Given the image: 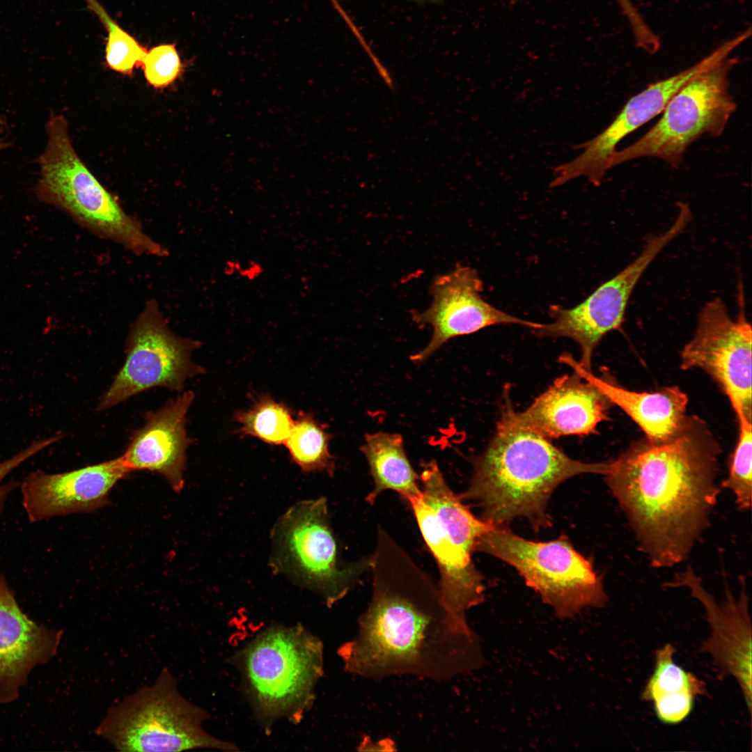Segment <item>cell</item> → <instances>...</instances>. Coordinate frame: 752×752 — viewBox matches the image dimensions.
<instances>
[{
    "instance_id": "obj_17",
    "label": "cell",
    "mask_w": 752,
    "mask_h": 752,
    "mask_svg": "<svg viewBox=\"0 0 752 752\" xmlns=\"http://www.w3.org/2000/svg\"><path fill=\"white\" fill-rule=\"evenodd\" d=\"M130 473L120 456L63 473L37 470L20 485L22 506L32 523L92 512L109 503L110 491Z\"/></svg>"
},
{
    "instance_id": "obj_31",
    "label": "cell",
    "mask_w": 752,
    "mask_h": 752,
    "mask_svg": "<svg viewBox=\"0 0 752 752\" xmlns=\"http://www.w3.org/2000/svg\"><path fill=\"white\" fill-rule=\"evenodd\" d=\"M360 749L361 751H394L395 743L390 739H384L375 742H373L369 737H366V739H363L361 742Z\"/></svg>"
},
{
    "instance_id": "obj_30",
    "label": "cell",
    "mask_w": 752,
    "mask_h": 752,
    "mask_svg": "<svg viewBox=\"0 0 752 752\" xmlns=\"http://www.w3.org/2000/svg\"><path fill=\"white\" fill-rule=\"evenodd\" d=\"M629 26H636L641 24L643 16L632 0H616Z\"/></svg>"
},
{
    "instance_id": "obj_12",
    "label": "cell",
    "mask_w": 752,
    "mask_h": 752,
    "mask_svg": "<svg viewBox=\"0 0 752 752\" xmlns=\"http://www.w3.org/2000/svg\"><path fill=\"white\" fill-rule=\"evenodd\" d=\"M690 223L683 212L665 231L651 236L641 253L620 272L599 285L586 299L573 308L551 306L552 321L535 329L540 337H565L574 340L581 350L580 365L591 371L593 353L602 338L620 327L634 289L661 251Z\"/></svg>"
},
{
    "instance_id": "obj_4",
    "label": "cell",
    "mask_w": 752,
    "mask_h": 752,
    "mask_svg": "<svg viewBox=\"0 0 752 752\" xmlns=\"http://www.w3.org/2000/svg\"><path fill=\"white\" fill-rule=\"evenodd\" d=\"M45 131L47 144L36 161L40 167L36 187L38 198L68 212L94 235L134 254L167 256V249L122 207L81 159L66 118L52 111Z\"/></svg>"
},
{
    "instance_id": "obj_18",
    "label": "cell",
    "mask_w": 752,
    "mask_h": 752,
    "mask_svg": "<svg viewBox=\"0 0 752 752\" xmlns=\"http://www.w3.org/2000/svg\"><path fill=\"white\" fill-rule=\"evenodd\" d=\"M63 631L31 619L0 574V707L15 701L31 671L57 653Z\"/></svg>"
},
{
    "instance_id": "obj_14",
    "label": "cell",
    "mask_w": 752,
    "mask_h": 752,
    "mask_svg": "<svg viewBox=\"0 0 752 752\" xmlns=\"http://www.w3.org/2000/svg\"><path fill=\"white\" fill-rule=\"evenodd\" d=\"M742 43V37L735 35L691 67L648 85L630 97L601 133L574 148L583 149L577 157L554 169L550 187H559L579 177H586L594 185H600L611 169V158L622 139L661 113L671 98L689 81L729 57Z\"/></svg>"
},
{
    "instance_id": "obj_33",
    "label": "cell",
    "mask_w": 752,
    "mask_h": 752,
    "mask_svg": "<svg viewBox=\"0 0 752 752\" xmlns=\"http://www.w3.org/2000/svg\"><path fill=\"white\" fill-rule=\"evenodd\" d=\"M418 2H429V3H439L441 0H413Z\"/></svg>"
},
{
    "instance_id": "obj_29",
    "label": "cell",
    "mask_w": 752,
    "mask_h": 752,
    "mask_svg": "<svg viewBox=\"0 0 752 752\" xmlns=\"http://www.w3.org/2000/svg\"><path fill=\"white\" fill-rule=\"evenodd\" d=\"M61 438V435H56L47 439L33 441L29 447L21 451L13 457L0 462V515L4 508L6 501L10 493L16 487L17 483L10 481L3 484V479L22 463L29 459L45 448L52 445Z\"/></svg>"
},
{
    "instance_id": "obj_11",
    "label": "cell",
    "mask_w": 752,
    "mask_h": 752,
    "mask_svg": "<svg viewBox=\"0 0 752 752\" xmlns=\"http://www.w3.org/2000/svg\"><path fill=\"white\" fill-rule=\"evenodd\" d=\"M199 341L177 336L158 302L147 301L131 325L126 358L97 410L102 411L155 387L180 391L186 380L203 373L192 359Z\"/></svg>"
},
{
    "instance_id": "obj_21",
    "label": "cell",
    "mask_w": 752,
    "mask_h": 752,
    "mask_svg": "<svg viewBox=\"0 0 752 752\" xmlns=\"http://www.w3.org/2000/svg\"><path fill=\"white\" fill-rule=\"evenodd\" d=\"M560 361L570 366L579 376L597 387L613 405L623 410L644 432L650 442H666L684 425L688 398L678 386H666L655 392L629 391L609 377L594 375L568 354L561 356Z\"/></svg>"
},
{
    "instance_id": "obj_28",
    "label": "cell",
    "mask_w": 752,
    "mask_h": 752,
    "mask_svg": "<svg viewBox=\"0 0 752 752\" xmlns=\"http://www.w3.org/2000/svg\"><path fill=\"white\" fill-rule=\"evenodd\" d=\"M141 67L148 84L157 89L169 86L184 72L175 45L169 43L148 49Z\"/></svg>"
},
{
    "instance_id": "obj_6",
    "label": "cell",
    "mask_w": 752,
    "mask_h": 752,
    "mask_svg": "<svg viewBox=\"0 0 752 752\" xmlns=\"http://www.w3.org/2000/svg\"><path fill=\"white\" fill-rule=\"evenodd\" d=\"M238 664L258 718L267 728L296 722L310 707L323 674V645L301 625H276L258 634Z\"/></svg>"
},
{
    "instance_id": "obj_5",
    "label": "cell",
    "mask_w": 752,
    "mask_h": 752,
    "mask_svg": "<svg viewBox=\"0 0 752 752\" xmlns=\"http://www.w3.org/2000/svg\"><path fill=\"white\" fill-rule=\"evenodd\" d=\"M421 494L408 501L439 572L441 602L449 616L469 625L467 612L485 599L483 577L471 554L494 525L475 517L447 485L434 460L421 464Z\"/></svg>"
},
{
    "instance_id": "obj_9",
    "label": "cell",
    "mask_w": 752,
    "mask_h": 752,
    "mask_svg": "<svg viewBox=\"0 0 752 752\" xmlns=\"http://www.w3.org/2000/svg\"><path fill=\"white\" fill-rule=\"evenodd\" d=\"M738 61L729 56L689 81L671 98L650 130L615 152L611 169L643 157L657 158L677 168L692 143L704 135L721 136L737 107L729 76Z\"/></svg>"
},
{
    "instance_id": "obj_3",
    "label": "cell",
    "mask_w": 752,
    "mask_h": 752,
    "mask_svg": "<svg viewBox=\"0 0 752 752\" xmlns=\"http://www.w3.org/2000/svg\"><path fill=\"white\" fill-rule=\"evenodd\" d=\"M508 390L504 391L495 433L485 451L473 459L469 486L460 496L473 501L483 519L494 526H507L524 517L540 530L551 524L547 503L561 483L583 473L604 475L609 464L574 460L550 439L521 424Z\"/></svg>"
},
{
    "instance_id": "obj_25",
    "label": "cell",
    "mask_w": 752,
    "mask_h": 752,
    "mask_svg": "<svg viewBox=\"0 0 752 752\" xmlns=\"http://www.w3.org/2000/svg\"><path fill=\"white\" fill-rule=\"evenodd\" d=\"M235 420L240 425V436L276 446L285 444L295 421L288 406L267 394L260 395L249 409L235 413Z\"/></svg>"
},
{
    "instance_id": "obj_20",
    "label": "cell",
    "mask_w": 752,
    "mask_h": 752,
    "mask_svg": "<svg viewBox=\"0 0 752 752\" xmlns=\"http://www.w3.org/2000/svg\"><path fill=\"white\" fill-rule=\"evenodd\" d=\"M612 405L597 387L574 371L557 378L525 411H515V416L551 440L596 434L598 424L609 419Z\"/></svg>"
},
{
    "instance_id": "obj_13",
    "label": "cell",
    "mask_w": 752,
    "mask_h": 752,
    "mask_svg": "<svg viewBox=\"0 0 752 752\" xmlns=\"http://www.w3.org/2000/svg\"><path fill=\"white\" fill-rule=\"evenodd\" d=\"M739 303L736 319L719 297L702 307L694 335L681 352L680 368L705 371L728 396L735 412L752 420V330L742 294Z\"/></svg>"
},
{
    "instance_id": "obj_34",
    "label": "cell",
    "mask_w": 752,
    "mask_h": 752,
    "mask_svg": "<svg viewBox=\"0 0 752 752\" xmlns=\"http://www.w3.org/2000/svg\"><path fill=\"white\" fill-rule=\"evenodd\" d=\"M517 1V0H510L511 4L515 3Z\"/></svg>"
},
{
    "instance_id": "obj_22",
    "label": "cell",
    "mask_w": 752,
    "mask_h": 752,
    "mask_svg": "<svg viewBox=\"0 0 752 752\" xmlns=\"http://www.w3.org/2000/svg\"><path fill=\"white\" fill-rule=\"evenodd\" d=\"M675 653L671 643L657 650L655 669L641 694L643 700L653 703L657 719L671 725L684 721L706 691L703 680L674 661Z\"/></svg>"
},
{
    "instance_id": "obj_15",
    "label": "cell",
    "mask_w": 752,
    "mask_h": 752,
    "mask_svg": "<svg viewBox=\"0 0 752 752\" xmlns=\"http://www.w3.org/2000/svg\"><path fill=\"white\" fill-rule=\"evenodd\" d=\"M483 284L475 269L460 264L434 278L430 286L432 301L430 306L422 312H411L416 324H428L432 329L430 342L410 357L412 361L422 363L449 340L489 326L517 324L534 330L540 327L541 323L513 316L487 302L481 297Z\"/></svg>"
},
{
    "instance_id": "obj_19",
    "label": "cell",
    "mask_w": 752,
    "mask_h": 752,
    "mask_svg": "<svg viewBox=\"0 0 752 752\" xmlns=\"http://www.w3.org/2000/svg\"><path fill=\"white\" fill-rule=\"evenodd\" d=\"M194 398L191 391H185L157 410L146 414V423L134 432L120 456L130 473L142 470L156 472L168 481L174 492L182 490L186 451L191 444L185 425Z\"/></svg>"
},
{
    "instance_id": "obj_23",
    "label": "cell",
    "mask_w": 752,
    "mask_h": 752,
    "mask_svg": "<svg viewBox=\"0 0 752 752\" xmlns=\"http://www.w3.org/2000/svg\"><path fill=\"white\" fill-rule=\"evenodd\" d=\"M360 449L374 482V488L366 499L368 503L373 504L387 489L398 492L407 501L421 494L419 476L406 455L402 435L384 432L367 434Z\"/></svg>"
},
{
    "instance_id": "obj_2",
    "label": "cell",
    "mask_w": 752,
    "mask_h": 752,
    "mask_svg": "<svg viewBox=\"0 0 752 752\" xmlns=\"http://www.w3.org/2000/svg\"><path fill=\"white\" fill-rule=\"evenodd\" d=\"M720 451L706 423L687 416L668 441H636L608 462L606 485L652 567L685 561L707 529L720 492Z\"/></svg>"
},
{
    "instance_id": "obj_8",
    "label": "cell",
    "mask_w": 752,
    "mask_h": 752,
    "mask_svg": "<svg viewBox=\"0 0 752 752\" xmlns=\"http://www.w3.org/2000/svg\"><path fill=\"white\" fill-rule=\"evenodd\" d=\"M474 551L515 567L559 618H572L586 608L602 607L608 601L602 576L565 535L534 542L507 526H494L478 539Z\"/></svg>"
},
{
    "instance_id": "obj_16",
    "label": "cell",
    "mask_w": 752,
    "mask_h": 752,
    "mask_svg": "<svg viewBox=\"0 0 752 752\" xmlns=\"http://www.w3.org/2000/svg\"><path fill=\"white\" fill-rule=\"evenodd\" d=\"M668 588H687L692 597L703 605L710 628V636L701 646L723 677L733 676L744 695L749 713H751V622L749 598L744 589L735 596L730 589L719 603L703 586L701 579L688 567L664 585Z\"/></svg>"
},
{
    "instance_id": "obj_26",
    "label": "cell",
    "mask_w": 752,
    "mask_h": 752,
    "mask_svg": "<svg viewBox=\"0 0 752 752\" xmlns=\"http://www.w3.org/2000/svg\"><path fill=\"white\" fill-rule=\"evenodd\" d=\"M739 426V438L731 457L727 477L720 487L731 491L737 507L751 509L752 499V420L735 414Z\"/></svg>"
},
{
    "instance_id": "obj_7",
    "label": "cell",
    "mask_w": 752,
    "mask_h": 752,
    "mask_svg": "<svg viewBox=\"0 0 752 752\" xmlns=\"http://www.w3.org/2000/svg\"><path fill=\"white\" fill-rule=\"evenodd\" d=\"M207 719V712L187 700L171 671L164 668L151 685L111 706L95 733L118 751L237 750L203 729Z\"/></svg>"
},
{
    "instance_id": "obj_32",
    "label": "cell",
    "mask_w": 752,
    "mask_h": 752,
    "mask_svg": "<svg viewBox=\"0 0 752 752\" xmlns=\"http://www.w3.org/2000/svg\"><path fill=\"white\" fill-rule=\"evenodd\" d=\"M1 123L2 122H1V120L0 118V123ZM1 128H3L2 124L0 125V151H1L3 149L7 148L10 146V143L8 141H6L4 136H3V134H2L3 130H2Z\"/></svg>"
},
{
    "instance_id": "obj_1",
    "label": "cell",
    "mask_w": 752,
    "mask_h": 752,
    "mask_svg": "<svg viewBox=\"0 0 752 752\" xmlns=\"http://www.w3.org/2000/svg\"><path fill=\"white\" fill-rule=\"evenodd\" d=\"M369 568L370 600L357 634L338 650L345 671L445 681L484 665L478 636L449 616L438 587L382 529Z\"/></svg>"
},
{
    "instance_id": "obj_10",
    "label": "cell",
    "mask_w": 752,
    "mask_h": 752,
    "mask_svg": "<svg viewBox=\"0 0 752 752\" xmlns=\"http://www.w3.org/2000/svg\"><path fill=\"white\" fill-rule=\"evenodd\" d=\"M272 568L322 597L331 606L344 597L369 558L348 567L338 561L325 498L290 507L272 532Z\"/></svg>"
},
{
    "instance_id": "obj_24",
    "label": "cell",
    "mask_w": 752,
    "mask_h": 752,
    "mask_svg": "<svg viewBox=\"0 0 752 752\" xmlns=\"http://www.w3.org/2000/svg\"><path fill=\"white\" fill-rule=\"evenodd\" d=\"M331 435L312 414L299 412L285 442L290 458L302 471H323L333 476L334 456L329 449Z\"/></svg>"
},
{
    "instance_id": "obj_27",
    "label": "cell",
    "mask_w": 752,
    "mask_h": 752,
    "mask_svg": "<svg viewBox=\"0 0 752 752\" xmlns=\"http://www.w3.org/2000/svg\"><path fill=\"white\" fill-rule=\"evenodd\" d=\"M107 26L105 62L111 70L126 76L141 67L148 51L137 40L110 19L102 9L97 13Z\"/></svg>"
}]
</instances>
